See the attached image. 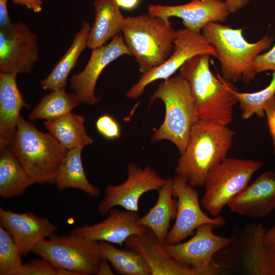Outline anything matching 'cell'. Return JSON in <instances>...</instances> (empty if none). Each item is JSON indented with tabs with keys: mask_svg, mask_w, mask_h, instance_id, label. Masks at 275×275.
Here are the masks:
<instances>
[{
	"mask_svg": "<svg viewBox=\"0 0 275 275\" xmlns=\"http://www.w3.org/2000/svg\"><path fill=\"white\" fill-rule=\"evenodd\" d=\"M34 183H54L68 150L20 116L9 145Z\"/></svg>",
	"mask_w": 275,
	"mask_h": 275,
	"instance_id": "4",
	"label": "cell"
},
{
	"mask_svg": "<svg viewBox=\"0 0 275 275\" xmlns=\"http://www.w3.org/2000/svg\"><path fill=\"white\" fill-rule=\"evenodd\" d=\"M124 244L140 254L150 267L151 275H197L193 269L173 259L149 229L142 234L130 236Z\"/></svg>",
	"mask_w": 275,
	"mask_h": 275,
	"instance_id": "20",
	"label": "cell"
},
{
	"mask_svg": "<svg viewBox=\"0 0 275 275\" xmlns=\"http://www.w3.org/2000/svg\"><path fill=\"white\" fill-rule=\"evenodd\" d=\"M173 179H166L164 184L158 190L155 204L139 219L140 224L151 230L162 243L164 242L171 221L175 218L177 212V200L173 194Z\"/></svg>",
	"mask_w": 275,
	"mask_h": 275,
	"instance_id": "23",
	"label": "cell"
},
{
	"mask_svg": "<svg viewBox=\"0 0 275 275\" xmlns=\"http://www.w3.org/2000/svg\"><path fill=\"white\" fill-rule=\"evenodd\" d=\"M253 69L256 75L268 70L275 71V44L268 51L256 58Z\"/></svg>",
	"mask_w": 275,
	"mask_h": 275,
	"instance_id": "34",
	"label": "cell"
},
{
	"mask_svg": "<svg viewBox=\"0 0 275 275\" xmlns=\"http://www.w3.org/2000/svg\"><path fill=\"white\" fill-rule=\"evenodd\" d=\"M252 0H224L230 13H235L245 7Z\"/></svg>",
	"mask_w": 275,
	"mask_h": 275,
	"instance_id": "38",
	"label": "cell"
},
{
	"mask_svg": "<svg viewBox=\"0 0 275 275\" xmlns=\"http://www.w3.org/2000/svg\"><path fill=\"white\" fill-rule=\"evenodd\" d=\"M210 54H201L188 60L180 68L179 74L187 81L199 120L228 125L237 104L233 83L210 69Z\"/></svg>",
	"mask_w": 275,
	"mask_h": 275,
	"instance_id": "2",
	"label": "cell"
},
{
	"mask_svg": "<svg viewBox=\"0 0 275 275\" xmlns=\"http://www.w3.org/2000/svg\"><path fill=\"white\" fill-rule=\"evenodd\" d=\"M120 8L130 10L135 8L140 0H116Z\"/></svg>",
	"mask_w": 275,
	"mask_h": 275,
	"instance_id": "41",
	"label": "cell"
},
{
	"mask_svg": "<svg viewBox=\"0 0 275 275\" xmlns=\"http://www.w3.org/2000/svg\"><path fill=\"white\" fill-rule=\"evenodd\" d=\"M138 212L112 208L103 221L78 227L69 233L91 240L105 241L122 245L131 235L141 234L148 228L140 224Z\"/></svg>",
	"mask_w": 275,
	"mask_h": 275,
	"instance_id": "18",
	"label": "cell"
},
{
	"mask_svg": "<svg viewBox=\"0 0 275 275\" xmlns=\"http://www.w3.org/2000/svg\"><path fill=\"white\" fill-rule=\"evenodd\" d=\"M97 131L103 138L108 140L119 139L121 135V128L118 122L111 116L103 115L96 122Z\"/></svg>",
	"mask_w": 275,
	"mask_h": 275,
	"instance_id": "33",
	"label": "cell"
},
{
	"mask_svg": "<svg viewBox=\"0 0 275 275\" xmlns=\"http://www.w3.org/2000/svg\"><path fill=\"white\" fill-rule=\"evenodd\" d=\"M108 263L109 262L107 260L102 258L96 274H114Z\"/></svg>",
	"mask_w": 275,
	"mask_h": 275,
	"instance_id": "39",
	"label": "cell"
},
{
	"mask_svg": "<svg viewBox=\"0 0 275 275\" xmlns=\"http://www.w3.org/2000/svg\"><path fill=\"white\" fill-rule=\"evenodd\" d=\"M227 206L231 211L250 218L268 215L275 209V172L263 173Z\"/></svg>",
	"mask_w": 275,
	"mask_h": 275,
	"instance_id": "19",
	"label": "cell"
},
{
	"mask_svg": "<svg viewBox=\"0 0 275 275\" xmlns=\"http://www.w3.org/2000/svg\"><path fill=\"white\" fill-rule=\"evenodd\" d=\"M92 50L84 70L70 77V88L80 103L93 105L99 100L95 89L102 71L115 60L124 55L131 56V53L120 33L115 36L108 44Z\"/></svg>",
	"mask_w": 275,
	"mask_h": 275,
	"instance_id": "15",
	"label": "cell"
},
{
	"mask_svg": "<svg viewBox=\"0 0 275 275\" xmlns=\"http://www.w3.org/2000/svg\"><path fill=\"white\" fill-rule=\"evenodd\" d=\"M32 252L77 275L96 274L102 259L98 241L69 234L53 235L39 243Z\"/></svg>",
	"mask_w": 275,
	"mask_h": 275,
	"instance_id": "8",
	"label": "cell"
},
{
	"mask_svg": "<svg viewBox=\"0 0 275 275\" xmlns=\"http://www.w3.org/2000/svg\"><path fill=\"white\" fill-rule=\"evenodd\" d=\"M39 60L37 36L26 24L0 29V72L29 73Z\"/></svg>",
	"mask_w": 275,
	"mask_h": 275,
	"instance_id": "12",
	"label": "cell"
},
{
	"mask_svg": "<svg viewBox=\"0 0 275 275\" xmlns=\"http://www.w3.org/2000/svg\"><path fill=\"white\" fill-rule=\"evenodd\" d=\"M201 54L216 57L214 49L201 33H196L185 28L176 31L173 49L169 57L160 65L143 73L127 91L126 97L130 99L140 97L149 85L172 77L188 60Z\"/></svg>",
	"mask_w": 275,
	"mask_h": 275,
	"instance_id": "10",
	"label": "cell"
},
{
	"mask_svg": "<svg viewBox=\"0 0 275 275\" xmlns=\"http://www.w3.org/2000/svg\"><path fill=\"white\" fill-rule=\"evenodd\" d=\"M214 228L212 224L203 225L189 240L176 244L163 243V247L177 262L191 268L197 275L216 274L219 265L213 261V256L230 245L233 238L215 234Z\"/></svg>",
	"mask_w": 275,
	"mask_h": 275,
	"instance_id": "9",
	"label": "cell"
},
{
	"mask_svg": "<svg viewBox=\"0 0 275 275\" xmlns=\"http://www.w3.org/2000/svg\"><path fill=\"white\" fill-rule=\"evenodd\" d=\"M242 31V29L211 22L203 28L201 34L215 50L223 78L232 83L242 81L249 84L256 75L253 69L255 59L270 46L273 39L266 35L250 43Z\"/></svg>",
	"mask_w": 275,
	"mask_h": 275,
	"instance_id": "3",
	"label": "cell"
},
{
	"mask_svg": "<svg viewBox=\"0 0 275 275\" xmlns=\"http://www.w3.org/2000/svg\"><path fill=\"white\" fill-rule=\"evenodd\" d=\"M21 256L11 234L0 226V275H19Z\"/></svg>",
	"mask_w": 275,
	"mask_h": 275,
	"instance_id": "31",
	"label": "cell"
},
{
	"mask_svg": "<svg viewBox=\"0 0 275 275\" xmlns=\"http://www.w3.org/2000/svg\"><path fill=\"white\" fill-rule=\"evenodd\" d=\"M148 13L169 23L171 17L180 18L184 28L196 33H201L209 22H225L230 14L223 0H193L172 6L153 4L148 6Z\"/></svg>",
	"mask_w": 275,
	"mask_h": 275,
	"instance_id": "16",
	"label": "cell"
},
{
	"mask_svg": "<svg viewBox=\"0 0 275 275\" xmlns=\"http://www.w3.org/2000/svg\"><path fill=\"white\" fill-rule=\"evenodd\" d=\"M82 148L68 150L57 175L54 183L58 190L76 188L91 197H98L100 191L88 180L81 161Z\"/></svg>",
	"mask_w": 275,
	"mask_h": 275,
	"instance_id": "27",
	"label": "cell"
},
{
	"mask_svg": "<svg viewBox=\"0 0 275 275\" xmlns=\"http://www.w3.org/2000/svg\"><path fill=\"white\" fill-rule=\"evenodd\" d=\"M15 73L0 72V149L10 145L23 107L29 108L16 83Z\"/></svg>",
	"mask_w": 275,
	"mask_h": 275,
	"instance_id": "21",
	"label": "cell"
},
{
	"mask_svg": "<svg viewBox=\"0 0 275 275\" xmlns=\"http://www.w3.org/2000/svg\"><path fill=\"white\" fill-rule=\"evenodd\" d=\"M90 29V23L83 21L80 30L74 36L65 53L49 75L40 81L43 89L52 91L65 88L70 72L76 65L82 52L87 47Z\"/></svg>",
	"mask_w": 275,
	"mask_h": 275,
	"instance_id": "24",
	"label": "cell"
},
{
	"mask_svg": "<svg viewBox=\"0 0 275 275\" xmlns=\"http://www.w3.org/2000/svg\"><path fill=\"white\" fill-rule=\"evenodd\" d=\"M127 170V177L124 182L106 187L105 196L98 207L100 214H106L117 206L138 212L140 198L150 191L158 190L166 181V179L161 177L149 166L142 168L131 162Z\"/></svg>",
	"mask_w": 275,
	"mask_h": 275,
	"instance_id": "13",
	"label": "cell"
},
{
	"mask_svg": "<svg viewBox=\"0 0 275 275\" xmlns=\"http://www.w3.org/2000/svg\"><path fill=\"white\" fill-rule=\"evenodd\" d=\"M173 180V194L177 200V212L175 223L164 243L181 242L192 236L196 229L204 224H212L217 228L225 224L223 217H210L202 210L196 187L177 175Z\"/></svg>",
	"mask_w": 275,
	"mask_h": 275,
	"instance_id": "11",
	"label": "cell"
},
{
	"mask_svg": "<svg viewBox=\"0 0 275 275\" xmlns=\"http://www.w3.org/2000/svg\"><path fill=\"white\" fill-rule=\"evenodd\" d=\"M80 103L73 92L67 93L65 88L52 91L41 99L29 116L31 120L56 119L67 114Z\"/></svg>",
	"mask_w": 275,
	"mask_h": 275,
	"instance_id": "29",
	"label": "cell"
},
{
	"mask_svg": "<svg viewBox=\"0 0 275 275\" xmlns=\"http://www.w3.org/2000/svg\"><path fill=\"white\" fill-rule=\"evenodd\" d=\"M264 112L275 156V95L265 104Z\"/></svg>",
	"mask_w": 275,
	"mask_h": 275,
	"instance_id": "35",
	"label": "cell"
},
{
	"mask_svg": "<svg viewBox=\"0 0 275 275\" xmlns=\"http://www.w3.org/2000/svg\"><path fill=\"white\" fill-rule=\"evenodd\" d=\"M102 258L107 260L114 269L121 275H151V271L143 258L130 248L118 249L112 243L100 241Z\"/></svg>",
	"mask_w": 275,
	"mask_h": 275,
	"instance_id": "28",
	"label": "cell"
},
{
	"mask_svg": "<svg viewBox=\"0 0 275 275\" xmlns=\"http://www.w3.org/2000/svg\"><path fill=\"white\" fill-rule=\"evenodd\" d=\"M160 99L165 106L164 120L151 135L153 142L168 140L180 154L185 150L191 129L199 120L189 86L179 74L163 80L150 98V104Z\"/></svg>",
	"mask_w": 275,
	"mask_h": 275,
	"instance_id": "5",
	"label": "cell"
},
{
	"mask_svg": "<svg viewBox=\"0 0 275 275\" xmlns=\"http://www.w3.org/2000/svg\"><path fill=\"white\" fill-rule=\"evenodd\" d=\"M15 5L25 6L34 12L38 13L42 10L43 2L42 0H12Z\"/></svg>",
	"mask_w": 275,
	"mask_h": 275,
	"instance_id": "37",
	"label": "cell"
},
{
	"mask_svg": "<svg viewBox=\"0 0 275 275\" xmlns=\"http://www.w3.org/2000/svg\"><path fill=\"white\" fill-rule=\"evenodd\" d=\"M121 33L142 74L162 64L173 51L176 31L158 17L148 13L127 16Z\"/></svg>",
	"mask_w": 275,
	"mask_h": 275,
	"instance_id": "6",
	"label": "cell"
},
{
	"mask_svg": "<svg viewBox=\"0 0 275 275\" xmlns=\"http://www.w3.org/2000/svg\"><path fill=\"white\" fill-rule=\"evenodd\" d=\"M0 224L12 236L22 256L32 252L40 242L54 235L57 226L32 212L18 213L0 208Z\"/></svg>",
	"mask_w": 275,
	"mask_h": 275,
	"instance_id": "17",
	"label": "cell"
},
{
	"mask_svg": "<svg viewBox=\"0 0 275 275\" xmlns=\"http://www.w3.org/2000/svg\"><path fill=\"white\" fill-rule=\"evenodd\" d=\"M234 134L228 125L199 120L193 126L185 149L178 159L176 175L195 187L204 186L209 172L227 158Z\"/></svg>",
	"mask_w": 275,
	"mask_h": 275,
	"instance_id": "1",
	"label": "cell"
},
{
	"mask_svg": "<svg viewBox=\"0 0 275 275\" xmlns=\"http://www.w3.org/2000/svg\"><path fill=\"white\" fill-rule=\"evenodd\" d=\"M19 275H77L73 271L58 268L48 260L35 259L23 263Z\"/></svg>",
	"mask_w": 275,
	"mask_h": 275,
	"instance_id": "32",
	"label": "cell"
},
{
	"mask_svg": "<svg viewBox=\"0 0 275 275\" xmlns=\"http://www.w3.org/2000/svg\"><path fill=\"white\" fill-rule=\"evenodd\" d=\"M264 240L265 244L269 247H275V225L266 231Z\"/></svg>",
	"mask_w": 275,
	"mask_h": 275,
	"instance_id": "40",
	"label": "cell"
},
{
	"mask_svg": "<svg viewBox=\"0 0 275 275\" xmlns=\"http://www.w3.org/2000/svg\"><path fill=\"white\" fill-rule=\"evenodd\" d=\"M8 0H0V29H7L12 26L8 11Z\"/></svg>",
	"mask_w": 275,
	"mask_h": 275,
	"instance_id": "36",
	"label": "cell"
},
{
	"mask_svg": "<svg viewBox=\"0 0 275 275\" xmlns=\"http://www.w3.org/2000/svg\"><path fill=\"white\" fill-rule=\"evenodd\" d=\"M266 231L263 224L251 223L232 236L234 262L243 274L275 275V247L265 244Z\"/></svg>",
	"mask_w": 275,
	"mask_h": 275,
	"instance_id": "14",
	"label": "cell"
},
{
	"mask_svg": "<svg viewBox=\"0 0 275 275\" xmlns=\"http://www.w3.org/2000/svg\"><path fill=\"white\" fill-rule=\"evenodd\" d=\"M265 164L263 161L226 158L208 173L201 204L212 216L244 189L254 175Z\"/></svg>",
	"mask_w": 275,
	"mask_h": 275,
	"instance_id": "7",
	"label": "cell"
},
{
	"mask_svg": "<svg viewBox=\"0 0 275 275\" xmlns=\"http://www.w3.org/2000/svg\"><path fill=\"white\" fill-rule=\"evenodd\" d=\"M85 118L71 112L59 118L46 120V128L54 138L67 150L84 148L93 143L86 132Z\"/></svg>",
	"mask_w": 275,
	"mask_h": 275,
	"instance_id": "25",
	"label": "cell"
},
{
	"mask_svg": "<svg viewBox=\"0 0 275 275\" xmlns=\"http://www.w3.org/2000/svg\"><path fill=\"white\" fill-rule=\"evenodd\" d=\"M93 4L95 19L87 41V47L92 50L120 34L125 19L116 0H94Z\"/></svg>",
	"mask_w": 275,
	"mask_h": 275,
	"instance_id": "22",
	"label": "cell"
},
{
	"mask_svg": "<svg viewBox=\"0 0 275 275\" xmlns=\"http://www.w3.org/2000/svg\"><path fill=\"white\" fill-rule=\"evenodd\" d=\"M234 93L242 119L248 120L254 115L263 118L265 104L275 95V71L272 72L270 84L263 89L255 92L242 93L235 88Z\"/></svg>",
	"mask_w": 275,
	"mask_h": 275,
	"instance_id": "30",
	"label": "cell"
},
{
	"mask_svg": "<svg viewBox=\"0 0 275 275\" xmlns=\"http://www.w3.org/2000/svg\"><path fill=\"white\" fill-rule=\"evenodd\" d=\"M0 150V196L19 197L34 183L9 146Z\"/></svg>",
	"mask_w": 275,
	"mask_h": 275,
	"instance_id": "26",
	"label": "cell"
}]
</instances>
